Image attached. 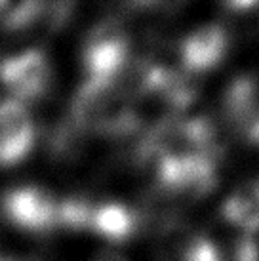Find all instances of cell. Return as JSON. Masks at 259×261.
<instances>
[{"instance_id":"cell-1","label":"cell","mask_w":259,"mask_h":261,"mask_svg":"<svg viewBox=\"0 0 259 261\" xmlns=\"http://www.w3.org/2000/svg\"><path fill=\"white\" fill-rule=\"evenodd\" d=\"M132 42L120 19L109 17L88 31L82 44V69L88 82H115L132 61Z\"/></svg>"},{"instance_id":"cell-2","label":"cell","mask_w":259,"mask_h":261,"mask_svg":"<svg viewBox=\"0 0 259 261\" xmlns=\"http://www.w3.org/2000/svg\"><path fill=\"white\" fill-rule=\"evenodd\" d=\"M61 198L40 185H17L0 198V214L14 229L31 234L59 231Z\"/></svg>"},{"instance_id":"cell-3","label":"cell","mask_w":259,"mask_h":261,"mask_svg":"<svg viewBox=\"0 0 259 261\" xmlns=\"http://www.w3.org/2000/svg\"><path fill=\"white\" fill-rule=\"evenodd\" d=\"M50 59L38 48L15 51L0 63V84L10 92L12 99L21 103L40 99L51 84Z\"/></svg>"},{"instance_id":"cell-4","label":"cell","mask_w":259,"mask_h":261,"mask_svg":"<svg viewBox=\"0 0 259 261\" xmlns=\"http://www.w3.org/2000/svg\"><path fill=\"white\" fill-rule=\"evenodd\" d=\"M229 31L221 23H202L177 44L181 69L193 76L214 71L229 54Z\"/></svg>"},{"instance_id":"cell-5","label":"cell","mask_w":259,"mask_h":261,"mask_svg":"<svg viewBox=\"0 0 259 261\" xmlns=\"http://www.w3.org/2000/svg\"><path fill=\"white\" fill-rule=\"evenodd\" d=\"M72 6L65 2H25L10 6L2 17L4 29L25 40H46L71 19Z\"/></svg>"},{"instance_id":"cell-6","label":"cell","mask_w":259,"mask_h":261,"mask_svg":"<svg viewBox=\"0 0 259 261\" xmlns=\"http://www.w3.org/2000/svg\"><path fill=\"white\" fill-rule=\"evenodd\" d=\"M36 141V124L25 103L0 101V168H12L29 156Z\"/></svg>"},{"instance_id":"cell-7","label":"cell","mask_w":259,"mask_h":261,"mask_svg":"<svg viewBox=\"0 0 259 261\" xmlns=\"http://www.w3.org/2000/svg\"><path fill=\"white\" fill-rule=\"evenodd\" d=\"M225 120L242 132L259 115V76L240 74L230 82L223 94Z\"/></svg>"},{"instance_id":"cell-8","label":"cell","mask_w":259,"mask_h":261,"mask_svg":"<svg viewBox=\"0 0 259 261\" xmlns=\"http://www.w3.org/2000/svg\"><path fill=\"white\" fill-rule=\"evenodd\" d=\"M223 219L242 234L259 231V177L242 183L225 198Z\"/></svg>"},{"instance_id":"cell-9","label":"cell","mask_w":259,"mask_h":261,"mask_svg":"<svg viewBox=\"0 0 259 261\" xmlns=\"http://www.w3.org/2000/svg\"><path fill=\"white\" fill-rule=\"evenodd\" d=\"M240 134H242V138H244L250 145L255 147V149H259V115L255 116L252 122L248 124Z\"/></svg>"},{"instance_id":"cell-10","label":"cell","mask_w":259,"mask_h":261,"mask_svg":"<svg viewBox=\"0 0 259 261\" xmlns=\"http://www.w3.org/2000/svg\"><path fill=\"white\" fill-rule=\"evenodd\" d=\"M0 261H36L33 257H19V255H0Z\"/></svg>"},{"instance_id":"cell-11","label":"cell","mask_w":259,"mask_h":261,"mask_svg":"<svg viewBox=\"0 0 259 261\" xmlns=\"http://www.w3.org/2000/svg\"><path fill=\"white\" fill-rule=\"evenodd\" d=\"M94 261H122V259H118V257H113V255H105V257H97V259Z\"/></svg>"}]
</instances>
